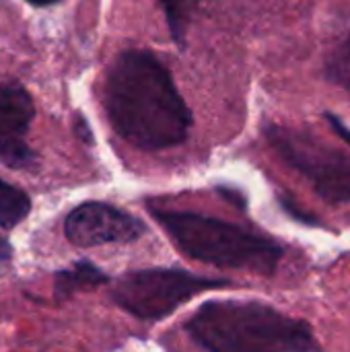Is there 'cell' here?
Returning <instances> with one entry per match:
<instances>
[{"label": "cell", "mask_w": 350, "mask_h": 352, "mask_svg": "<svg viewBox=\"0 0 350 352\" xmlns=\"http://www.w3.org/2000/svg\"><path fill=\"white\" fill-rule=\"evenodd\" d=\"M103 105L113 130L140 151L182 144L192 128V111L171 72L151 52H122L105 76Z\"/></svg>", "instance_id": "cell-1"}, {"label": "cell", "mask_w": 350, "mask_h": 352, "mask_svg": "<svg viewBox=\"0 0 350 352\" xmlns=\"http://www.w3.org/2000/svg\"><path fill=\"white\" fill-rule=\"evenodd\" d=\"M186 330L208 352H320L303 320L260 301H208Z\"/></svg>", "instance_id": "cell-2"}, {"label": "cell", "mask_w": 350, "mask_h": 352, "mask_svg": "<svg viewBox=\"0 0 350 352\" xmlns=\"http://www.w3.org/2000/svg\"><path fill=\"white\" fill-rule=\"evenodd\" d=\"M149 212L173 245L192 260L270 276L283 258V245L278 241L223 219L188 210H161L155 206H149Z\"/></svg>", "instance_id": "cell-3"}, {"label": "cell", "mask_w": 350, "mask_h": 352, "mask_svg": "<svg viewBox=\"0 0 350 352\" xmlns=\"http://www.w3.org/2000/svg\"><path fill=\"white\" fill-rule=\"evenodd\" d=\"M264 136L278 159L303 175L322 200L350 204V155L309 132L287 126L272 124Z\"/></svg>", "instance_id": "cell-4"}, {"label": "cell", "mask_w": 350, "mask_h": 352, "mask_svg": "<svg viewBox=\"0 0 350 352\" xmlns=\"http://www.w3.org/2000/svg\"><path fill=\"white\" fill-rule=\"evenodd\" d=\"M231 287L225 278H206L177 268L132 270L118 278L111 299L138 320H163L200 293Z\"/></svg>", "instance_id": "cell-5"}, {"label": "cell", "mask_w": 350, "mask_h": 352, "mask_svg": "<svg viewBox=\"0 0 350 352\" xmlns=\"http://www.w3.org/2000/svg\"><path fill=\"white\" fill-rule=\"evenodd\" d=\"M144 231L142 221L105 202H85L76 206L64 223V233L76 248L130 243Z\"/></svg>", "instance_id": "cell-6"}, {"label": "cell", "mask_w": 350, "mask_h": 352, "mask_svg": "<svg viewBox=\"0 0 350 352\" xmlns=\"http://www.w3.org/2000/svg\"><path fill=\"white\" fill-rule=\"evenodd\" d=\"M33 113V101L21 85H0V142L8 138H21L27 132Z\"/></svg>", "instance_id": "cell-7"}, {"label": "cell", "mask_w": 350, "mask_h": 352, "mask_svg": "<svg viewBox=\"0 0 350 352\" xmlns=\"http://www.w3.org/2000/svg\"><path fill=\"white\" fill-rule=\"evenodd\" d=\"M107 280H109L107 274L101 272L91 262H78L70 266L68 270H62L56 274V295L60 299H66V297H72L74 293L105 285Z\"/></svg>", "instance_id": "cell-8"}, {"label": "cell", "mask_w": 350, "mask_h": 352, "mask_svg": "<svg viewBox=\"0 0 350 352\" xmlns=\"http://www.w3.org/2000/svg\"><path fill=\"white\" fill-rule=\"evenodd\" d=\"M29 212V196L21 188L0 179V229H14L21 221L27 219Z\"/></svg>", "instance_id": "cell-9"}, {"label": "cell", "mask_w": 350, "mask_h": 352, "mask_svg": "<svg viewBox=\"0 0 350 352\" xmlns=\"http://www.w3.org/2000/svg\"><path fill=\"white\" fill-rule=\"evenodd\" d=\"M157 2L165 12V21L169 25L173 41L184 50L186 35H188L190 23L194 19V12L200 0H157Z\"/></svg>", "instance_id": "cell-10"}, {"label": "cell", "mask_w": 350, "mask_h": 352, "mask_svg": "<svg viewBox=\"0 0 350 352\" xmlns=\"http://www.w3.org/2000/svg\"><path fill=\"white\" fill-rule=\"evenodd\" d=\"M326 76L350 91V33L330 52L328 60H326Z\"/></svg>", "instance_id": "cell-11"}, {"label": "cell", "mask_w": 350, "mask_h": 352, "mask_svg": "<svg viewBox=\"0 0 350 352\" xmlns=\"http://www.w3.org/2000/svg\"><path fill=\"white\" fill-rule=\"evenodd\" d=\"M0 161L10 169H27L35 163V153L21 138H8L0 142Z\"/></svg>", "instance_id": "cell-12"}, {"label": "cell", "mask_w": 350, "mask_h": 352, "mask_svg": "<svg viewBox=\"0 0 350 352\" xmlns=\"http://www.w3.org/2000/svg\"><path fill=\"white\" fill-rule=\"evenodd\" d=\"M326 120H328V124L332 126V130L344 140V142H349L350 144V128L338 118V116H334V113H326Z\"/></svg>", "instance_id": "cell-13"}, {"label": "cell", "mask_w": 350, "mask_h": 352, "mask_svg": "<svg viewBox=\"0 0 350 352\" xmlns=\"http://www.w3.org/2000/svg\"><path fill=\"white\" fill-rule=\"evenodd\" d=\"M6 258H10V245L0 237V260H6Z\"/></svg>", "instance_id": "cell-14"}, {"label": "cell", "mask_w": 350, "mask_h": 352, "mask_svg": "<svg viewBox=\"0 0 350 352\" xmlns=\"http://www.w3.org/2000/svg\"><path fill=\"white\" fill-rule=\"evenodd\" d=\"M27 2H31V4H35V6H47V4H54V2H58V0H27Z\"/></svg>", "instance_id": "cell-15"}]
</instances>
